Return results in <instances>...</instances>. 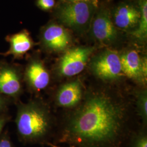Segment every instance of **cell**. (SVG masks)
<instances>
[{"instance_id": "44dd1931", "label": "cell", "mask_w": 147, "mask_h": 147, "mask_svg": "<svg viewBox=\"0 0 147 147\" xmlns=\"http://www.w3.org/2000/svg\"><path fill=\"white\" fill-rule=\"evenodd\" d=\"M5 106V100L1 96H0V111L3 110Z\"/></svg>"}, {"instance_id": "8fae6325", "label": "cell", "mask_w": 147, "mask_h": 147, "mask_svg": "<svg viewBox=\"0 0 147 147\" xmlns=\"http://www.w3.org/2000/svg\"><path fill=\"white\" fill-rule=\"evenodd\" d=\"M82 87L81 82L74 81L66 83L58 89L56 101L64 107H72L77 105L82 98Z\"/></svg>"}, {"instance_id": "ac0fdd59", "label": "cell", "mask_w": 147, "mask_h": 147, "mask_svg": "<svg viewBox=\"0 0 147 147\" xmlns=\"http://www.w3.org/2000/svg\"><path fill=\"white\" fill-rule=\"evenodd\" d=\"M69 2H87L92 4L95 7L98 5V1L97 0H67Z\"/></svg>"}, {"instance_id": "ba28073f", "label": "cell", "mask_w": 147, "mask_h": 147, "mask_svg": "<svg viewBox=\"0 0 147 147\" xmlns=\"http://www.w3.org/2000/svg\"><path fill=\"white\" fill-rule=\"evenodd\" d=\"M21 76L16 68L8 64H0V93L16 97L21 92Z\"/></svg>"}, {"instance_id": "d6986e66", "label": "cell", "mask_w": 147, "mask_h": 147, "mask_svg": "<svg viewBox=\"0 0 147 147\" xmlns=\"http://www.w3.org/2000/svg\"><path fill=\"white\" fill-rule=\"evenodd\" d=\"M0 147H12V146L9 140L4 138L0 141Z\"/></svg>"}, {"instance_id": "3957f363", "label": "cell", "mask_w": 147, "mask_h": 147, "mask_svg": "<svg viewBox=\"0 0 147 147\" xmlns=\"http://www.w3.org/2000/svg\"><path fill=\"white\" fill-rule=\"evenodd\" d=\"M93 6L84 2H70L59 9L58 19L63 24L73 29L84 30L91 21Z\"/></svg>"}, {"instance_id": "7a4b0ae2", "label": "cell", "mask_w": 147, "mask_h": 147, "mask_svg": "<svg viewBox=\"0 0 147 147\" xmlns=\"http://www.w3.org/2000/svg\"><path fill=\"white\" fill-rule=\"evenodd\" d=\"M47 110L34 102L20 105L16 119L19 134L27 140L36 141L45 136L50 129Z\"/></svg>"}, {"instance_id": "9a60e30c", "label": "cell", "mask_w": 147, "mask_h": 147, "mask_svg": "<svg viewBox=\"0 0 147 147\" xmlns=\"http://www.w3.org/2000/svg\"><path fill=\"white\" fill-rule=\"evenodd\" d=\"M137 107L142 118L146 121L147 118V92L144 90L140 93L137 98Z\"/></svg>"}, {"instance_id": "4fadbf2b", "label": "cell", "mask_w": 147, "mask_h": 147, "mask_svg": "<svg viewBox=\"0 0 147 147\" xmlns=\"http://www.w3.org/2000/svg\"><path fill=\"white\" fill-rule=\"evenodd\" d=\"M140 17V11L136 7L129 5H123L116 9L114 14V20L118 27L122 29H129L138 25Z\"/></svg>"}, {"instance_id": "52a82bcc", "label": "cell", "mask_w": 147, "mask_h": 147, "mask_svg": "<svg viewBox=\"0 0 147 147\" xmlns=\"http://www.w3.org/2000/svg\"><path fill=\"white\" fill-rule=\"evenodd\" d=\"M42 40L44 46L51 51H61L68 47L70 37L64 27L57 24H50L43 30Z\"/></svg>"}, {"instance_id": "7402d4cb", "label": "cell", "mask_w": 147, "mask_h": 147, "mask_svg": "<svg viewBox=\"0 0 147 147\" xmlns=\"http://www.w3.org/2000/svg\"><path fill=\"white\" fill-rule=\"evenodd\" d=\"M48 144L51 147H59L57 146H56L55 144H53L52 143H48Z\"/></svg>"}, {"instance_id": "5b68a950", "label": "cell", "mask_w": 147, "mask_h": 147, "mask_svg": "<svg viewBox=\"0 0 147 147\" xmlns=\"http://www.w3.org/2000/svg\"><path fill=\"white\" fill-rule=\"evenodd\" d=\"M93 50L92 47H75L67 50L59 61V74L71 77L80 73L84 70Z\"/></svg>"}, {"instance_id": "8992f818", "label": "cell", "mask_w": 147, "mask_h": 147, "mask_svg": "<svg viewBox=\"0 0 147 147\" xmlns=\"http://www.w3.org/2000/svg\"><path fill=\"white\" fill-rule=\"evenodd\" d=\"M121 57L122 73L140 84L147 82V60L142 58L135 50H131L122 55Z\"/></svg>"}, {"instance_id": "277c9868", "label": "cell", "mask_w": 147, "mask_h": 147, "mask_svg": "<svg viewBox=\"0 0 147 147\" xmlns=\"http://www.w3.org/2000/svg\"><path fill=\"white\" fill-rule=\"evenodd\" d=\"M90 68L95 75L105 81L118 79L122 73L121 57L111 50L105 51L95 57L90 63Z\"/></svg>"}, {"instance_id": "9c48e42d", "label": "cell", "mask_w": 147, "mask_h": 147, "mask_svg": "<svg viewBox=\"0 0 147 147\" xmlns=\"http://www.w3.org/2000/svg\"><path fill=\"white\" fill-rule=\"evenodd\" d=\"M92 32L95 38L101 42H112L117 39L118 32L107 11H101L95 17Z\"/></svg>"}, {"instance_id": "5bb4252c", "label": "cell", "mask_w": 147, "mask_h": 147, "mask_svg": "<svg viewBox=\"0 0 147 147\" xmlns=\"http://www.w3.org/2000/svg\"><path fill=\"white\" fill-rule=\"evenodd\" d=\"M141 17L136 30L132 32V35L141 40H145L147 36V0H140Z\"/></svg>"}, {"instance_id": "e0dca14e", "label": "cell", "mask_w": 147, "mask_h": 147, "mask_svg": "<svg viewBox=\"0 0 147 147\" xmlns=\"http://www.w3.org/2000/svg\"><path fill=\"white\" fill-rule=\"evenodd\" d=\"M132 147H147V137L145 135L138 137L134 143Z\"/></svg>"}, {"instance_id": "2e32d148", "label": "cell", "mask_w": 147, "mask_h": 147, "mask_svg": "<svg viewBox=\"0 0 147 147\" xmlns=\"http://www.w3.org/2000/svg\"><path fill=\"white\" fill-rule=\"evenodd\" d=\"M55 0H38L37 5L44 11H48L54 7Z\"/></svg>"}, {"instance_id": "ffe728a7", "label": "cell", "mask_w": 147, "mask_h": 147, "mask_svg": "<svg viewBox=\"0 0 147 147\" xmlns=\"http://www.w3.org/2000/svg\"><path fill=\"white\" fill-rule=\"evenodd\" d=\"M5 123H6V119L5 118L0 117V133L2 131L3 126L5 125Z\"/></svg>"}, {"instance_id": "7c38bea8", "label": "cell", "mask_w": 147, "mask_h": 147, "mask_svg": "<svg viewBox=\"0 0 147 147\" xmlns=\"http://www.w3.org/2000/svg\"><path fill=\"white\" fill-rule=\"evenodd\" d=\"M7 39L9 43V49L4 55H11L16 58L23 56L31 49L33 44L30 34L26 30L9 36Z\"/></svg>"}, {"instance_id": "6da1fadb", "label": "cell", "mask_w": 147, "mask_h": 147, "mask_svg": "<svg viewBox=\"0 0 147 147\" xmlns=\"http://www.w3.org/2000/svg\"><path fill=\"white\" fill-rule=\"evenodd\" d=\"M121 108L106 95L89 97L72 118L67 129V141L81 147H109L121 133Z\"/></svg>"}, {"instance_id": "30bf717a", "label": "cell", "mask_w": 147, "mask_h": 147, "mask_svg": "<svg viewBox=\"0 0 147 147\" xmlns=\"http://www.w3.org/2000/svg\"><path fill=\"white\" fill-rule=\"evenodd\" d=\"M25 80L32 89L39 91L49 85L50 78L44 64L38 59H33L27 67Z\"/></svg>"}]
</instances>
